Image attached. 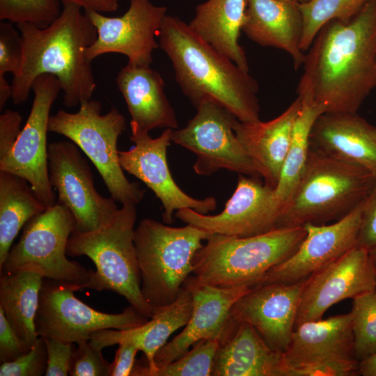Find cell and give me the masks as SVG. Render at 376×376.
Returning a JSON list of instances; mask_svg holds the SVG:
<instances>
[{
	"label": "cell",
	"instance_id": "6da1fadb",
	"mask_svg": "<svg viewBox=\"0 0 376 376\" xmlns=\"http://www.w3.org/2000/svg\"><path fill=\"white\" fill-rule=\"evenodd\" d=\"M306 52L298 96L324 113H357L376 88V0L326 23Z\"/></svg>",
	"mask_w": 376,
	"mask_h": 376
},
{
	"label": "cell",
	"instance_id": "7a4b0ae2",
	"mask_svg": "<svg viewBox=\"0 0 376 376\" xmlns=\"http://www.w3.org/2000/svg\"><path fill=\"white\" fill-rule=\"evenodd\" d=\"M81 8L75 3L63 5L58 17L45 28L29 23L17 24L23 53L20 68L11 84L14 104L27 100L34 80L42 74L58 79L65 107L91 99L96 83L86 52L97 34Z\"/></svg>",
	"mask_w": 376,
	"mask_h": 376
},
{
	"label": "cell",
	"instance_id": "3957f363",
	"mask_svg": "<svg viewBox=\"0 0 376 376\" xmlns=\"http://www.w3.org/2000/svg\"><path fill=\"white\" fill-rule=\"evenodd\" d=\"M159 47L171 60L176 81L196 107L215 101L241 122L260 120L256 80L198 36L178 17L166 15L158 31Z\"/></svg>",
	"mask_w": 376,
	"mask_h": 376
},
{
	"label": "cell",
	"instance_id": "277c9868",
	"mask_svg": "<svg viewBox=\"0 0 376 376\" xmlns=\"http://www.w3.org/2000/svg\"><path fill=\"white\" fill-rule=\"evenodd\" d=\"M375 180L365 169L311 148L277 228L336 221L365 201Z\"/></svg>",
	"mask_w": 376,
	"mask_h": 376
},
{
	"label": "cell",
	"instance_id": "5b68a950",
	"mask_svg": "<svg viewBox=\"0 0 376 376\" xmlns=\"http://www.w3.org/2000/svg\"><path fill=\"white\" fill-rule=\"evenodd\" d=\"M306 234L304 226L246 237L211 234L194 256L192 278L219 288H253L296 251Z\"/></svg>",
	"mask_w": 376,
	"mask_h": 376
},
{
	"label": "cell",
	"instance_id": "8992f818",
	"mask_svg": "<svg viewBox=\"0 0 376 376\" xmlns=\"http://www.w3.org/2000/svg\"><path fill=\"white\" fill-rule=\"evenodd\" d=\"M211 233L187 224L171 227L145 218L134 229V242L143 297L154 313L174 301L192 273L194 258Z\"/></svg>",
	"mask_w": 376,
	"mask_h": 376
},
{
	"label": "cell",
	"instance_id": "52a82bcc",
	"mask_svg": "<svg viewBox=\"0 0 376 376\" xmlns=\"http://www.w3.org/2000/svg\"><path fill=\"white\" fill-rule=\"evenodd\" d=\"M137 218L136 204L122 205L109 224L97 230H74L68 240L67 256H86L95 264V290H111L124 297L148 318L154 312L141 290V274L134 242Z\"/></svg>",
	"mask_w": 376,
	"mask_h": 376
},
{
	"label": "cell",
	"instance_id": "ba28073f",
	"mask_svg": "<svg viewBox=\"0 0 376 376\" xmlns=\"http://www.w3.org/2000/svg\"><path fill=\"white\" fill-rule=\"evenodd\" d=\"M75 229V217L67 207L56 203L47 207L24 225L19 240L0 267V274L33 272L74 291L95 290V271L66 256Z\"/></svg>",
	"mask_w": 376,
	"mask_h": 376
},
{
	"label": "cell",
	"instance_id": "9c48e42d",
	"mask_svg": "<svg viewBox=\"0 0 376 376\" xmlns=\"http://www.w3.org/2000/svg\"><path fill=\"white\" fill-rule=\"evenodd\" d=\"M100 101L90 99L80 104L76 113L59 110L49 119V132L68 138L93 162L111 197L122 205H137L145 190L125 177L119 162L117 141L126 127L124 116L116 109L101 114Z\"/></svg>",
	"mask_w": 376,
	"mask_h": 376
},
{
	"label": "cell",
	"instance_id": "30bf717a",
	"mask_svg": "<svg viewBox=\"0 0 376 376\" xmlns=\"http://www.w3.org/2000/svg\"><path fill=\"white\" fill-rule=\"evenodd\" d=\"M196 115L181 129L171 130V142L195 154L196 173L209 176L219 169L249 176L260 172L238 140L233 125L237 119L218 102L206 100L196 107Z\"/></svg>",
	"mask_w": 376,
	"mask_h": 376
},
{
	"label": "cell",
	"instance_id": "8fae6325",
	"mask_svg": "<svg viewBox=\"0 0 376 376\" xmlns=\"http://www.w3.org/2000/svg\"><path fill=\"white\" fill-rule=\"evenodd\" d=\"M74 292L52 279H43L35 318L38 336L77 344L89 340L95 331L130 329L149 320L131 305L116 314L96 311L77 299Z\"/></svg>",
	"mask_w": 376,
	"mask_h": 376
},
{
	"label": "cell",
	"instance_id": "7c38bea8",
	"mask_svg": "<svg viewBox=\"0 0 376 376\" xmlns=\"http://www.w3.org/2000/svg\"><path fill=\"white\" fill-rule=\"evenodd\" d=\"M33 101L25 125L11 150L0 158V170L25 179L47 207L56 204L49 177L47 132L49 112L61 91L58 79L38 76L32 84Z\"/></svg>",
	"mask_w": 376,
	"mask_h": 376
},
{
	"label": "cell",
	"instance_id": "4fadbf2b",
	"mask_svg": "<svg viewBox=\"0 0 376 376\" xmlns=\"http://www.w3.org/2000/svg\"><path fill=\"white\" fill-rule=\"evenodd\" d=\"M49 181L58 193V203L67 207L75 219V230L87 233L111 222L118 210L116 201L100 194L91 168L72 141L48 144Z\"/></svg>",
	"mask_w": 376,
	"mask_h": 376
},
{
	"label": "cell",
	"instance_id": "5bb4252c",
	"mask_svg": "<svg viewBox=\"0 0 376 376\" xmlns=\"http://www.w3.org/2000/svg\"><path fill=\"white\" fill-rule=\"evenodd\" d=\"M281 210L274 189L260 177L239 174L235 190L219 214L207 215L184 208L175 215L211 234L246 237L277 228Z\"/></svg>",
	"mask_w": 376,
	"mask_h": 376
},
{
	"label": "cell",
	"instance_id": "9a60e30c",
	"mask_svg": "<svg viewBox=\"0 0 376 376\" xmlns=\"http://www.w3.org/2000/svg\"><path fill=\"white\" fill-rule=\"evenodd\" d=\"M130 1L128 10L120 17H107L84 9L97 34L86 52L90 62L107 53L123 54L128 63L139 66H149L152 62V54L159 47L155 38L166 15V8L155 6L150 0Z\"/></svg>",
	"mask_w": 376,
	"mask_h": 376
},
{
	"label": "cell",
	"instance_id": "2e32d148",
	"mask_svg": "<svg viewBox=\"0 0 376 376\" xmlns=\"http://www.w3.org/2000/svg\"><path fill=\"white\" fill-rule=\"evenodd\" d=\"M171 130L165 129L157 138L149 133L132 134L130 140L134 145L128 150L118 151L123 169L144 182L161 201L163 222L168 224L173 222L175 211L190 208L207 214L217 205L212 196L204 199L190 196L173 180L166 158Z\"/></svg>",
	"mask_w": 376,
	"mask_h": 376
},
{
	"label": "cell",
	"instance_id": "e0dca14e",
	"mask_svg": "<svg viewBox=\"0 0 376 376\" xmlns=\"http://www.w3.org/2000/svg\"><path fill=\"white\" fill-rule=\"evenodd\" d=\"M375 289L369 251L356 245L342 256L306 278L295 327L322 318L334 304Z\"/></svg>",
	"mask_w": 376,
	"mask_h": 376
},
{
	"label": "cell",
	"instance_id": "ac0fdd59",
	"mask_svg": "<svg viewBox=\"0 0 376 376\" xmlns=\"http://www.w3.org/2000/svg\"><path fill=\"white\" fill-rule=\"evenodd\" d=\"M306 279L258 285L233 306L230 318L253 326L272 350L284 353L295 328Z\"/></svg>",
	"mask_w": 376,
	"mask_h": 376
},
{
	"label": "cell",
	"instance_id": "d6986e66",
	"mask_svg": "<svg viewBox=\"0 0 376 376\" xmlns=\"http://www.w3.org/2000/svg\"><path fill=\"white\" fill-rule=\"evenodd\" d=\"M363 202L333 223L304 225L306 234L299 248L285 260L272 268L260 284L299 281L355 246Z\"/></svg>",
	"mask_w": 376,
	"mask_h": 376
},
{
	"label": "cell",
	"instance_id": "ffe728a7",
	"mask_svg": "<svg viewBox=\"0 0 376 376\" xmlns=\"http://www.w3.org/2000/svg\"><path fill=\"white\" fill-rule=\"evenodd\" d=\"M183 285L192 294L191 315L182 332L165 343L155 354L154 361L157 369L182 357L201 340L214 339L221 342L230 328V314L233 306L252 288L247 286L219 288L201 284L190 276Z\"/></svg>",
	"mask_w": 376,
	"mask_h": 376
},
{
	"label": "cell",
	"instance_id": "44dd1931",
	"mask_svg": "<svg viewBox=\"0 0 376 376\" xmlns=\"http://www.w3.org/2000/svg\"><path fill=\"white\" fill-rule=\"evenodd\" d=\"M192 308V294L182 285L177 299L155 313L144 324L130 329L95 331L91 334L89 341L101 350L123 342L135 345L144 353L147 366L134 364L131 376H152L157 369L154 361L155 354L173 333L187 324Z\"/></svg>",
	"mask_w": 376,
	"mask_h": 376
},
{
	"label": "cell",
	"instance_id": "7402d4cb",
	"mask_svg": "<svg viewBox=\"0 0 376 376\" xmlns=\"http://www.w3.org/2000/svg\"><path fill=\"white\" fill-rule=\"evenodd\" d=\"M309 141L313 150L362 167L376 178V127L358 113L321 114Z\"/></svg>",
	"mask_w": 376,
	"mask_h": 376
},
{
	"label": "cell",
	"instance_id": "603a6c76",
	"mask_svg": "<svg viewBox=\"0 0 376 376\" xmlns=\"http://www.w3.org/2000/svg\"><path fill=\"white\" fill-rule=\"evenodd\" d=\"M301 109L298 96L279 116L269 121L241 122L233 127L242 146L268 187L275 189L288 152L295 121Z\"/></svg>",
	"mask_w": 376,
	"mask_h": 376
},
{
	"label": "cell",
	"instance_id": "cb8c5ba5",
	"mask_svg": "<svg viewBox=\"0 0 376 376\" xmlns=\"http://www.w3.org/2000/svg\"><path fill=\"white\" fill-rule=\"evenodd\" d=\"M116 83L131 117L132 134L178 127L176 114L164 93V81L158 72L149 66L127 63L119 70Z\"/></svg>",
	"mask_w": 376,
	"mask_h": 376
},
{
	"label": "cell",
	"instance_id": "d4e9b609",
	"mask_svg": "<svg viewBox=\"0 0 376 376\" xmlns=\"http://www.w3.org/2000/svg\"><path fill=\"white\" fill-rule=\"evenodd\" d=\"M245 15L242 31L249 39L287 52L295 70L303 65V19L299 3L290 0H246Z\"/></svg>",
	"mask_w": 376,
	"mask_h": 376
},
{
	"label": "cell",
	"instance_id": "484cf974",
	"mask_svg": "<svg viewBox=\"0 0 376 376\" xmlns=\"http://www.w3.org/2000/svg\"><path fill=\"white\" fill-rule=\"evenodd\" d=\"M231 320L217 351L212 375L285 376L283 353L267 345L250 324Z\"/></svg>",
	"mask_w": 376,
	"mask_h": 376
},
{
	"label": "cell",
	"instance_id": "4316f807",
	"mask_svg": "<svg viewBox=\"0 0 376 376\" xmlns=\"http://www.w3.org/2000/svg\"><path fill=\"white\" fill-rule=\"evenodd\" d=\"M353 342L351 311L304 322L295 328L283 353L285 371L288 366L319 357H354Z\"/></svg>",
	"mask_w": 376,
	"mask_h": 376
},
{
	"label": "cell",
	"instance_id": "83f0119b",
	"mask_svg": "<svg viewBox=\"0 0 376 376\" xmlns=\"http://www.w3.org/2000/svg\"><path fill=\"white\" fill-rule=\"evenodd\" d=\"M246 0H207L197 6L189 27L203 40L249 72L239 38L245 20Z\"/></svg>",
	"mask_w": 376,
	"mask_h": 376
},
{
	"label": "cell",
	"instance_id": "f1b7e54d",
	"mask_svg": "<svg viewBox=\"0 0 376 376\" xmlns=\"http://www.w3.org/2000/svg\"><path fill=\"white\" fill-rule=\"evenodd\" d=\"M44 277L27 271L2 274L0 308L20 338L32 346L38 335L35 318Z\"/></svg>",
	"mask_w": 376,
	"mask_h": 376
},
{
	"label": "cell",
	"instance_id": "f546056e",
	"mask_svg": "<svg viewBox=\"0 0 376 376\" xmlns=\"http://www.w3.org/2000/svg\"><path fill=\"white\" fill-rule=\"evenodd\" d=\"M47 208L25 179L0 170V267L21 228Z\"/></svg>",
	"mask_w": 376,
	"mask_h": 376
},
{
	"label": "cell",
	"instance_id": "4dcf8cb0",
	"mask_svg": "<svg viewBox=\"0 0 376 376\" xmlns=\"http://www.w3.org/2000/svg\"><path fill=\"white\" fill-rule=\"evenodd\" d=\"M301 100V109L295 121L291 143L283 163L279 182L274 189L282 207L292 192L305 166L311 149L309 136L316 119L324 110Z\"/></svg>",
	"mask_w": 376,
	"mask_h": 376
},
{
	"label": "cell",
	"instance_id": "1f68e13d",
	"mask_svg": "<svg viewBox=\"0 0 376 376\" xmlns=\"http://www.w3.org/2000/svg\"><path fill=\"white\" fill-rule=\"evenodd\" d=\"M369 0H310L299 4L303 19L301 49L306 52L320 29L333 19L349 21Z\"/></svg>",
	"mask_w": 376,
	"mask_h": 376
},
{
	"label": "cell",
	"instance_id": "d6a6232c",
	"mask_svg": "<svg viewBox=\"0 0 376 376\" xmlns=\"http://www.w3.org/2000/svg\"><path fill=\"white\" fill-rule=\"evenodd\" d=\"M352 299L354 356L360 362L376 353V290Z\"/></svg>",
	"mask_w": 376,
	"mask_h": 376
},
{
	"label": "cell",
	"instance_id": "836d02e7",
	"mask_svg": "<svg viewBox=\"0 0 376 376\" xmlns=\"http://www.w3.org/2000/svg\"><path fill=\"white\" fill-rule=\"evenodd\" d=\"M219 343V340H201L182 357L158 368L152 376H211Z\"/></svg>",
	"mask_w": 376,
	"mask_h": 376
},
{
	"label": "cell",
	"instance_id": "e575fe53",
	"mask_svg": "<svg viewBox=\"0 0 376 376\" xmlns=\"http://www.w3.org/2000/svg\"><path fill=\"white\" fill-rule=\"evenodd\" d=\"M61 0H0V19L17 24L29 23L45 28L56 20L62 9Z\"/></svg>",
	"mask_w": 376,
	"mask_h": 376
},
{
	"label": "cell",
	"instance_id": "d590c367",
	"mask_svg": "<svg viewBox=\"0 0 376 376\" xmlns=\"http://www.w3.org/2000/svg\"><path fill=\"white\" fill-rule=\"evenodd\" d=\"M359 361L354 357H325L288 366L285 376L359 375Z\"/></svg>",
	"mask_w": 376,
	"mask_h": 376
},
{
	"label": "cell",
	"instance_id": "8d00e7d4",
	"mask_svg": "<svg viewBox=\"0 0 376 376\" xmlns=\"http://www.w3.org/2000/svg\"><path fill=\"white\" fill-rule=\"evenodd\" d=\"M47 351L44 337L38 336L31 350L16 359L1 364V376H41L45 374Z\"/></svg>",
	"mask_w": 376,
	"mask_h": 376
},
{
	"label": "cell",
	"instance_id": "74e56055",
	"mask_svg": "<svg viewBox=\"0 0 376 376\" xmlns=\"http://www.w3.org/2000/svg\"><path fill=\"white\" fill-rule=\"evenodd\" d=\"M110 363L103 357L102 350L89 340L77 343L72 351L69 369L72 376H109Z\"/></svg>",
	"mask_w": 376,
	"mask_h": 376
},
{
	"label": "cell",
	"instance_id": "f35d334b",
	"mask_svg": "<svg viewBox=\"0 0 376 376\" xmlns=\"http://www.w3.org/2000/svg\"><path fill=\"white\" fill-rule=\"evenodd\" d=\"M10 22L0 23V74L16 75L22 60V41L19 31Z\"/></svg>",
	"mask_w": 376,
	"mask_h": 376
},
{
	"label": "cell",
	"instance_id": "ab89813d",
	"mask_svg": "<svg viewBox=\"0 0 376 376\" xmlns=\"http://www.w3.org/2000/svg\"><path fill=\"white\" fill-rule=\"evenodd\" d=\"M44 339L47 351V366L45 375H68L73 343L47 337H44Z\"/></svg>",
	"mask_w": 376,
	"mask_h": 376
},
{
	"label": "cell",
	"instance_id": "60d3db41",
	"mask_svg": "<svg viewBox=\"0 0 376 376\" xmlns=\"http://www.w3.org/2000/svg\"><path fill=\"white\" fill-rule=\"evenodd\" d=\"M357 245L368 250L376 246V178L363 203Z\"/></svg>",
	"mask_w": 376,
	"mask_h": 376
},
{
	"label": "cell",
	"instance_id": "b9f144b4",
	"mask_svg": "<svg viewBox=\"0 0 376 376\" xmlns=\"http://www.w3.org/2000/svg\"><path fill=\"white\" fill-rule=\"evenodd\" d=\"M32 346L23 341L0 308V362H10L28 352Z\"/></svg>",
	"mask_w": 376,
	"mask_h": 376
},
{
	"label": "cell",
	"instance_id": "7bdbcfd3",
	"mask_svg": "<svg viewBox=\"0 0 376 376\" xmlns=\"http://www.w3.org/2000/svg\"><path fill=\"white\" fill-rule=\"evenodd\" d=\"M22 118L20 113L10 109L0 115V158L13 148L20 132Z\"/></svg>",
	"mask_w": 376,
	"mask_h": 376
},
{
	"label": "cell",
	"instance_id": "ee69618b",
	"mask_svg": "<svg viewBox=\"0 0 376 376\" xmlns=\"http://www.w3.org/2000/svg\"><path fill=\"white\" fill-rule=\"evenodd\" d=\"M139 349L130 343H120L114 359L110 363L109 376H129L135 364V357Z\"/></svg>",
	"mask_w": 376,
	"mask_h": 376
},
{
	"label": "cell",
	"instance_id": "f6af8a7d",
	"mask_svg": "<svg viewBox=\"0 0 376 376\" xmlns=\"http://www.w3.org/2000/svg\"><path fill=\"white\" fill-rule=\"evenodd\" d=\"M63 5L75 3L82 8L93 10L99 13L116 11L118 7V0H61Z\"/></svg>",
	"mask_w": 376,
	"mask_h": 376
},
{
	"label": "cell",
	"instance_id": "bcb514c9",
	"mask_svg": "<svg viewBox=\"0 0 376 376\" xmlns=\"http://www.w3.org/2000/svg\"><path fill=\"white\" fill-rule=\"evenodd\" d=\"M359 375L376 376V353L359 362Z\"/></svg>",
	"mask_w": 376,
	"mask_h": 376
},
{
	"label": "cell",
	"instance_id": "7dc6e473",
	"mask_svg": "<svg viewBox=\"0 0 376 376\" xmlns=\"http://www.w3.org/2000/svg\"><path fill=\"white\" fill-rule=\"evenodd\" d=\"M12 86L5 77L0 74V110L2 111L7 101L12 97Z\"/></svg>",
	"mask_w": 376,
	"mask_h": 376
},
{
	"label": "cell",
	"instance_id": "c3c4849f",
	"mask_svg": "<svg viewBox=\"0 0 376 376\" xmlns=\"http://www.w3.org/2000/svg\"><path fill=\"white\" fill-rule=\"evenodd\" d=\"M372 260L375 272V290H376V246L368 250Z\"/></svg>",
	"mask_w": 376,
	"mask_h": 376
},
{
	"label": "cell",
	"instance_id": "681fc988",
	"mask_svg": "<svg viewBox=\"0 0 376 376\" xmlns=\"http://www.w3.org/2000/svg\"><path fill=\"white\" fill-rule=\"evenodd\" d=\"M290 1H295L299 4H302V3L308 2L310 0H290Z\"/></svg>",
	"mask_w": 376,
	"mask_h": 376
}]
</instances>
